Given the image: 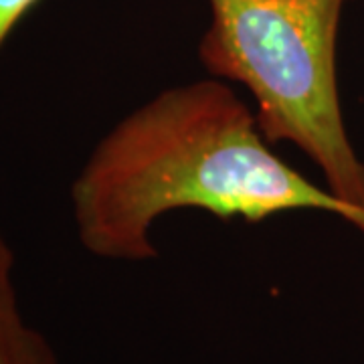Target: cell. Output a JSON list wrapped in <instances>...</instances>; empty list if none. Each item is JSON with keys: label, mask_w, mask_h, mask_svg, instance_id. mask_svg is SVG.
Returning <instances> with one entry per match:
<instances>
[{"label": "cell", "mask_w": 364, "mask_h": 364, "mask_svg": "<svg viewBox=\"0 0 364 364\" xmlns=\"http://www.w3.org/2000/svg\"><path fill=\"white\" fill-rule=\"evenodd\" d=\"M71 205L81 245L117 261L154 259L152 229L176 208L249 223L322 210L364 231V208L277 156L253 107L217 77L160 91L122 117L73 181Z\"/></svg>", "instance_id": "1"}, {"label": "cell", "mask_w": 364, "mask_h": 364, "mask_svg": "<svg viewBox=\"0 0 364 364\" xmlns=\"http://www.w3.org/2000/svg\"><path fill=\"white\" fill-rule=\"evenodd\" d=\"M35 4L37 0H0V49L13 33L14 26L21 23V18Z\"/></svg>", "instance_id": "4"}, {"label": "cell", "mask_w": 364, "mask_h": 364, "mask_svg": "<svg viewBox=\"0 0 364 364\" xmlns=\"http://www.w3.org/2000/svg\"><path fill=\"white\" fill-rule=\"evenodd\" d=\"M198 59L210 77L239 83L269 144H294L324 186L364 208V162L342 116L336 43L350 0H207Z\"/></svg>", "instance_id": "2"}, {"label": "cell", "mask_w": 364, "mask_h": 364, "mask_svg": "<svg viewBox=\"0 0 364 364\" xmlns=\"http://www.w3.org/2000/svg\"><path fill=\"white\" fill-rule=\"evenodd\" d=\"M13 269L14 253L0 231V364H59L47 338L21 314Z\"/></svg>", "instance_id": "3"}]
</instances>
